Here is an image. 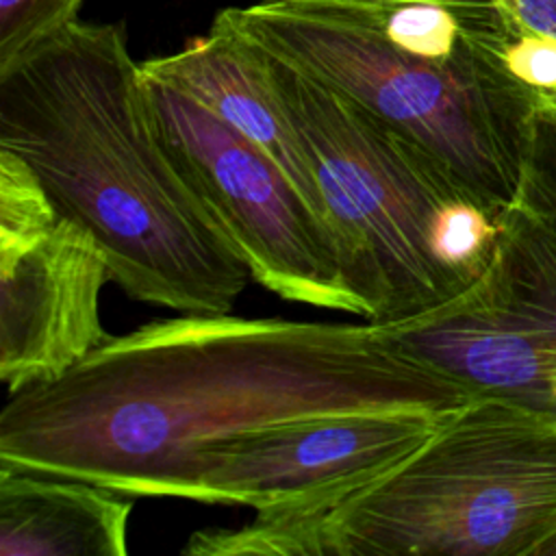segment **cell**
<instances>
[{
  "label": "cell",
  "instance_id": "ba28073f",
  "mask_svg": "<svg viewBox=\"0 0 556 556\" xmlns=\"http://www.w3.org/2000/svg\"><path fill=\"white\" fill-rule=\"evenodd\" d=\"M452 413H343L254 430L202 456L185 500L321 517L413 454Z\"/></svg>",
  "mask_w": 556,
  "mask_h": 556
},
{
  "label": "cell",
  "instance_id": "e0dca14e",
  "mask_svg": "<svg viewBox=\"0 0 556 556\" xmlns=\"http://www.w3.org/2000/svg\"><path fill=\"white\" fill-rule=\"evenodd\" d=\"M541 556H556V539H554V541L543 549V554H541Z\"/></svg>",
  "mask_w": 556,
  "mask_h": 556
},
{
  "label": "cell",
  "instance_id": "8fae6325",
  "mask_svg": "<svg viewBox=\"0 0 556 556\" xmlns=\"http://www.w3.org/2000/svg\"><path fill=\"white\" fill-rule=\"evenodd\" d=\"M130 513L122 491L0 469V556H124Z\"/></svg>",
  "mask_w": 556,
  "mask_h": 556
},
{
  "label": "cell",
  "instance_id": "9a60e30c",
  "mask_svg": "<svg viewBox=\"0 0 556 556\" xmlns=\"http://www.w3.org/2000/svg\"><path fill=\"white\" fill-rule=\"evenodd\" d=\"M517 198L556 215V98L539 96L536 100Z\"/></svg>",
  "mask_w": 556,
  "mask_h": 556
},
{
  "label": "cell",
  "instance_id": "4fadbf2b",
  "mask_svg": "<svg viewBox=\"0 0 556 556\" xmlns=\"http://www.w3.org/2000/svg\"><path fill=\"white\" fill-rule=\"evenodd\" d=\"M83 0H0V70L76 20Z\"/></svg>",
  "mask_w": 556,
  "mask_h": 556
},
{
  "label": "cell",
  "instance_id": "5bb4252c",
  "mask_svg": "<svg viewBox=\"0 0 556 556\" xmlns=\"http://www.w3.org/2000/svg\"><path fill=\"white\" fill-rule=\"evenodd\" d=\"M497 54L506 72L526 89L536 96L556 98V39L526 30L506 15L497 39Z\"/></svg>",
  "mask_w": 556,
  "mask_h": 556
},
{
  "label": "cell",
  "instance_id": "2e32d148",
  "mask_svg": "<svg viewBox=\"0 0 556 556\" xmlns=\"http://www.w3.org/2000/svg\"><path fill=\"white\" fill-rule=\"evenodd\" d=\"M521 28L556 39V0H495Z\"/></svg>",
  "mask_w": 556,
  "mask_h": 556
},
{
  "label": "cell",
  "instance_id": "6da1fadb",
  "mask_svg": "<svg viewBox=\"0 0 556 556\" xmlns=\"http://www.w3.org/2000/svg\"><path fill=\"white\" fill-rule=\"evenodd\" d=\"M471 397L397 354L367 319L180 313L7 393L0 469L185 500L198 460L254 430L343 413L445 415Z\"/></svg>",
  "mask_w": 556,
  "mask_h": 556
},
{
  "label": "cell",
  "instance_id": "8992f818",
  "mask_svg": "<svg viewBox=\"0 0 556 556\" xmlns=\"http://www.w3.org/2000/svg\"><path fill=\"white\" fill-rule=\"evenodd\" d=\"M374 326L397 354L473 395L556 417V215L517 198L471 285L419 315Z\"/></svg>",
  "mask_w": 556,
  "mask_h": 556
},
{
  "label": "cell",
  "instance_id": "7a4b0ae2",
  "mask_svg": "<svg viewBox=\"0 0 556 556\" xmlns=\"http://www.w3.org/2000/svg\"><path fill=\"white\" fill-rule=\"evenodd\" d=\"M0 148L87 228L111 282L176 313H230L250 269L169 148L117 26L65 24L0 70Z\"/></svg>",
  "mask_w": 556,
  "mask_h": 556
},
{
  "label": "cell",
  "instance_id": "7c38bea8",
  "mask_svg": "<svg viewBox=\"0 0 556 556\" xmlns=\"http://www.w3.org/2000/svg\"><path fill=\"white\" fill-rule=\"evenodd\" d=\"M497 237L500 215L467 195L445 200L428 226L432 258L460 289L482 274Z\"/></svg>",
  "mask_w": 556,
  "mask_h": 556
},
{
  "label": "cell",
  "instance_id": "30bf717a",
  "mask_svg": "<svg viewBox=\"0 0 556 556\" xmlns=\"http://www.w3.org/2000/svg\"><path fill=\"white\" fill-rule=\"evenodd\" d=\"M141 70L148 78L182 91L258 146L326 219L308 154L278 100L265 54L256 43L215 17L208 35L174 54L141 63Z\"/></svg>",
  "mask_w": 556,
  "mask_h": 556
},
{
  "label": "cell",
  "instance_id": "9c48e42d",
  "mask_svg": "<svg viewBox=\"0 0 556 556\" xmlns=\"http://www.w3.org/2000/svg\"><path fill=\"white\" fill-rule=\"evenodd\" d=\"M111 280L96 237L61 215L17 239H0V378L7 393L72 369L111 334L100 291Z\"/></svg>",
  "mask_w": 556,
  "mask_h": 556
},
{
  "label": "cell",
  "instance_id": "52a82bcc",
  "mask_svg": "<svg viewBox=\"0 0 556 556\" xmlns=\"http://www.w3.org/2000/svg\"><path fill=\"white\" fill-rule=\"evenodd\" d=\"M146 83L169 148L252 280L282 300L363 317L328 222L282 167L182 91L148 76Z\"/></svg>",
  "mask_w": 556,
  "mask_h": 556
},
{
  "label": "cell",
  "instance_id": "3957f363",
  "mask_svg": "<svg viewBox=\"0 0 556 556\" xmlns=\"http://www.w3.org/2000/svg\"><path fill=\"white\" fill-rule=\"evenodd\" d=\"M217 20L421 146L491 213L517 200L539 96L500 61V4L447 59L397 48L356 0H261Z\"/></svg>",
  "mask_w": 556,
  "mask_h": 556
},
{
  "label": "cell",
  "instance_id": "277c9868",
  "mask_svg": "<svg viewBox=\"0 0 556 556\" xmlns=\"http://www.w3.org/2000/svg\"><path fill=\"white\" fill-rule=\"evenodd\" d=\"M291 517L304 556H541L556 539V417L476 395L321 517Z\"/></svg>",
  "mask_w": 556,
  "mask_h": 556
},
{
  "label": "cell",
  "instance_id": "5b68a950",
  "mask_svg": "<svg viewBox=\"0 0 556 556\" xmlns=\"http://www.w3.org/2000/svg\"><path fill=\"white\" fill-rule=\"evenodd\" d=\"M263 54L308 154L343 278L363 317L400 321L463 291L428 248L434 211L467 195L447 169L358 102Z\"/></svg>",
  "mask_w": 556,
  "mask_h": 556
}]
</instances>
